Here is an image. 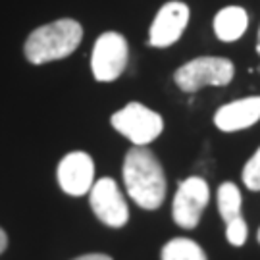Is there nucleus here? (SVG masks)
<instances>
[{
  "label": "nucleus",
  "instance_id": "f257e3e1",
  "mask_svg": "<svg viewBox=\"0 0 260 260\" xmlns=\"http://www.w3.org/2000/svg\"><path fill=\"white\" fill-rule=\"evenodd\" d=\"M127 195L145 210H156L166 197V176L149 147H133L123 160Z\"/></svg>",
  "mask_w": 260,
  "mask_h": 260
},
{
  "label": "nucleus",
  "instance_id": "f03ea898",
  "mask_svg": "<svg viewBox=\"0 0 260 260\" xmlns=\"http://www.w3.org/2000/svg\"><path fill=\"white\" fill-rule=\"evenodd\" d=\"M83 39V27L75 19L64 18L37 27L25 41V58L31 64H47L62 60L79 47Z\"/></svg>",
  "mask_w": 260,
  "mask_h": 260
},
{
  "label": "nucleus",
  "instance_id": "7ed1b4c3",
  "mask_svg": "<svg viewBox=\"0 0 260 260\" xmlns=\"http://www.w3.org/2000/svg\"><path fill=\"white\" fill-rule=\"evenodd\" d=\"M235 68L228 58L201 56L177 68L174 81L183 93H197L208 85L223 87L233 79Z\"/></svg>",
  "mask_w": 260,
  "mask_h": 260
},
{
  "label": "nucleus",
  "instance_id": "20e7f679",
  "mask_svg": "<svg viewBox=\"0 0 260 260\" xmlns=\"http://www.w3.org/2000/svg\"><path fill=\"white\" fill-rule=\"evenodd\" d=\"M112 125L135 147H147L164 129L162 116L141 103H129L112 114Z\"/></svg>",
  "mask_w": 260,
  "mask_h": 260
},
{
  "label": "nucleus",
  "instance_id": "39448f33",
  "mask_svg": "<svg viewBox=\"0 0 260 260\" xmlns=\"http://www.w3.org/2000/svg\"><path fill=\"white\" fill-rule=\"evenodd\" d=\"M127 60H129V47L125 37L116 31L103 33L96 39L91 56L94 79L103 83L118 79L127 66Z\"/></svg>",
  "mask_w": 260,
  "mask_h": 260
},
{
  "label": "nucleus",
  "instance_id": "423d86ee",
  "mask_svg": "<svg viewBox=\"0 0 260 260\" xmlns=\"http://www.w3.org/2000/svg\"><path fill=\"white\" fill-rule=\"evenodd\" d=\"M208 201H210V189L203 177L193 176L183 179L177 187L172 205V214L177 225L183 230H195Z\"/></svg>",
  "mask_w": 260,
  "mask_h": 260
},
{
  "label": "nucleus",
  "instance_id": "0eeeda50",
  "mask_svg": "<svg viewBox=\"0 0 260 260\" xmlns=\"http://www.w3.org/2000/svg\"><path fill=\"white\" fill-rule=\"evenodd\" d=\"M89 203L94 216L110 228H123L129 220L127 203L112 177H101L89 191Z\"/></svg>",
  "mask_w": 260,
  "mask_h": 260
},
{
  "label": "nucleus",
  "instance_id": "6e6552de",
  "mask_svg": "<svg viewBox=\"0 0 260 260\" xmlns=\"http://www.w3.org/2000/svg\"><path fill=\"white\" fill-rule=\"evenodd\" d=\"M58 183L72 197H81L91 191L94 183V162L87 152H70L58 164Z\"/></svg>",
  "mask_w": 260,
  "mask_h": 260
},
{
  "label": "nucleus",
  "instance_id": "1a4fd4ad",
  "mask_svg": "<svg viewBox=\"0 0 260 260\" xmlns=\"http://www.w3.org/2000/svg\"><path fill=\"white\" fill-rule=\"evenodd\" d=\"M189 23V8L183 2H166L158 10L149 31V45L156 48L172 47L183 35Z\"/></svg>",
  "mask_w": 260,
  "mask_h": 260
},
{
  "label": "nucleus",
  "instance_id": "9d476101",
  "mask_svg": "<svg viewBox=\"0 0 260 260\" xmlns=\"http://www.w3.org/2000/svg\"><path fill=\"white\" fill-rule=\"evenodd\" d=\"M260 120V96H247L230 104H223L214 114V123L222 131H241Z\"/></svg>",
  "mask_w": 260,
  "mask_h": 260
},
{
  "label": "nucleus",
  "instance_id": "9b49d317",
  "mask_svg": "<svg viewBox=\"0 0 260 260\" xmlns=\"http://www.w3.org/2000/svg\"><path fill=\"white\" fill-rule=\"evenodd\" d=\"M247 25H249V16L241 6H228L220 10L214 18V33L223 43H233L243 37Z\"/></svg>",
  "mask_w": 260,
  "mask_h": 260
},
{
  "label": "nucleus",
  "instance_id": "f8f14e48",
  "mask_svg": "<svg viewBox=\"0 0 260 260\" xmlns=\"http://www.w3.org/2000/svg\"><path fill=\"white\" fill-rule=\"evenodd\" d=\"M241 193L235 183L232 181H225L220 185L218 189V210H220V216L223 218V222L230 223L237 218H243L241 216Z\"/></svg>",
  "mask_w": 260,
  "mask_h": 260
},
{
  "label": "nucleus",
  "instance_id": "ddd939ff",
  "mask_svg": "<svg viewBox=\"0 0 260 260\" xmlns=\"http://www.w3.org/2000/svg\"><path fill=\"white\" fill-rule=\"evenodd\" d=\"M162 260H206L205 251L201 245H197L193 239L187 237H176L170 239L160 252Z\"/></svg>",
  "mask_w": 260,
  "mask_h": 260
},
{
  "label": "nucleus",
  "instance_id": "4468645a",
  "mask_svg": "<svg viewBox=\"0 0 260 260\" xmlns=\"http://www.w3.org/2000/svg\"><path fill=\"white\" fill-rule=\"evenodd\" d=\"M243 183L251 191H260V149L243 168Z\"/></svg>",
  "mask_w": 260,
  "mask_h": 260
},
{
  "label": "nucleus",
  "instance_id": "2eb2a0df",
  "mask_svg": "<svg viewBox=\"0 0 260 260\" xmlns=\"http://www.w3.org/2000/svg\"><path fill=\"white\" fill-rule=\"evenodd\" d=\"M247 223L243 218H237V220H233V222L225 223V237H228V241L232 243L233 247H241L245 245L247 241Z\"/></svg>",
  "mask_w": 260,
  "mask_h": 260
},
{
  "label": "nucleus",
  "instance_id": "dca6fc26",
  "mask_svg": "<svg viewBox=\"0 0 260 260\" xmlns=\"http://www.w3.org/2000/svg\"><path fill=\"white\" fill-rule=\"evenodd\" d=\"M74 260H112L108 254H101V252H91V254H81Z\"/></svg>",
  "mask_w": 260,
  "mask_h": 260
},
{
  "label": "nucleus",
  "instance_id": "f3484780",
  "mask_svg": "<svg viewBox=\"0 0 260 260\" xmlns=\"http://www.w3.org/2000/svg\"><path fill=\"white\" fill-rule=\"evenodd\" d=\"M6 247H8V235H6V232L0 228V254L6 251Z\"/></svg>",
  "mask_w": 260,
  "mask_h": 260
},
{
  "label": "nucleus",
  "instance_id": "a211bd4d",
  "mask_svg": "<svg viewBox=\"0 0 260 260\" xmlns=\"http://www.w3.org/2000/svg\"><path fill=\"white\" fill-rule=\"evenodd\" d=\"M256 52L260 54V29H258V43H256Z\"/></svg>",
  "mask_w": 260,
  "mask_h": 260
},
{
  "label": "nucleus",
  "instance_id": "6ab92c4d",
  "mask_svg": "<svg viewBox=\"0 0 260 260\" xmlns=\"http://www.w3.org/2000/svg\"><path fill=\"white\" fill-rule=\"evenodd\" d=\"M258 243H260V230H258Z\"/></svg>",
  "mask_w": 260,
  "mask_h": 260
}]
</instances>
